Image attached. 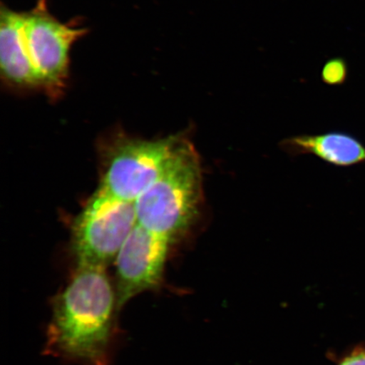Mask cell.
<instances>
[{
    "instance_id": "6da1fadb",
    "label": "cell",
    "mask_w": 365,
    "mask_h": 365,
    "mask_svg": "<svg viewBox=\"0 0 365 365\" xmlns=\"http://www.w3.org/2000/svg\"><path fill=\"white\" fill-rule=\"evenodd\" d=\"M118 310L116 289L106 267L77 264L68 284L53 299L48 354L86 365H108Z\"/></svg>"
},
{
    "instance_id": "7a4b0ae2",
    "label": "cell",
    "mask_w": 365,
    "mask_h": 365,
    "mask_svg": "<svg viewBox=\"0 0 365 365\" xmlns=\"http://www.w3.org/2000/svg\"><path fill=\"white\" fill-rule=\"evenodd\" d=\"M202 182L197 153L180 137L165 170L135 200L137 223L173 242L197 214Z\"/></svg>"
},
{
    "instance_id": "3957f363",
    "label": "cell",
    "mask_w": 365,
    "mask_h": 365,
    "mask_svg": "<svg viewBox=\"0 0 365 365\" xmlns=\"http://www.w3.org/2000/svg\"><path fill=\"white\" fill-rule=\"evenodd\" d=\"M136 225L135 202L112 197L98 190L73 228L77 264L106 267L115 261Z\"/></svg>"
},
{
    "instance_id": "277c9868",
    "label": "cell",
    "mask_w": 365,
    "mask_h": 365,
    "mask_svg": "<svg viewBox=\"0 0 365 365\" xmlns=\"http://www.w3.org/2000/svg\"><path fill=\"white\" fill-rule=\"evenodd\" d=\"M180 137L157 140H125L110 150L98 190L112 197L135 202L161 175Z\"/></svg>"
},
{
    "instance_id": "5b68a950",
    "label": "cell",
    "mask_w": 365,
    "mask_h": 365,
    "mask_svg": "<svg viewBox=\"0 0 365 365\" xmlns=\"http://www.w3.org/2000/svg\"><path fill=\"white\" fill-rule=\"evenodd\" d=\"M23 15V35L41 89L57 97L66 86L72 45L86 31L56 19L49 13L46 0H38L33 10Z\"/></svg>"
},
{
    "instance_id": "8992f818",
    "label": "cell",
    "mask_w": 365,
    "mask_h": 365,
    "mask_svg": "<svg viewBox=\"0 0 365 365\" xmlns=\"http://www.w3.org/2000/svg\"><path fill=\"white\" fill-rule=\"evenodd\" d=\"M171 243L137 223L114 261L118 309L134 297L161 284Z\"/></svg>"
},
{
    "instance_id": "52a82bcc",
    "label": "cell",
    "mask_w": 365,
    "mask_h": 365,
    "mask_svg": "<svg viewBox=\"0 0 365 365\" xmlns=\"http://www.w3.org/2000/svg\"><path fill=\"white\" fill-rule=\"evenodd\" d=\"M23 13L6 7L0 13V67L3 79L16 88H41L23 35Z\"/></svg>"
},
{
    "instance_id": "ba28073f",
    "label": "cell",
    "mask_w": 365,
    "mask_h": 365,
    "mask_svg": "<svg viewBox=\"0 0 365 365\" xmlns=\"http://www.w3.org/2000/svg\"><path fill=\"white\" fill-rule=\"evenodd\" d=\"M284 145L292 152L312 154L337 167L365 163V145L356 137L342 132L292 137Z\"/></svg>"
},
{
    "instance_id": "9c48e42d",
    "label": "cell",
    "mask_w": 365,
    "mask_h": 365,
    "mask_svg": "<svg viewBox=\"0 0 365 365\" xmlns=\"http://www.w3.org/2000/svg\"><path fill=\"white\" fill-rule=\"evenodd\" d=\"M349 67L344 58L330 59L324 65L322 70V79L326 84L339 86L348 78Z\"/></svg>"
},
{
    "instance_id": "30bf717a",
    "label": "cell",
    "mask_w": 365,
    "mask_h": 365,
    "mask_svg": "<svg viewBox=\"0 0 365 365\" xmlns=\"http://www.w3.org/2000/svg\"><path fill=\"white\" fill-rule=\"evenodd\" d=\"M339 365H365V344L357 346L346 355Z\"/></svg>"
}]
</instances>
